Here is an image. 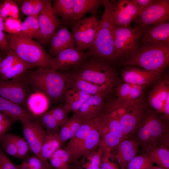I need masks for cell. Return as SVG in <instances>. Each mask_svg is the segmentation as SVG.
<instances>
[{
  "label": "cell",
  "instance_id": "1",
  "mask_svg": "<svg viewBox=\"0 0 169 169\" xmlns=\"http://www.w3.org/2000/svg\"><path fill=\"white\" fill-rule=\"evenodd\" d=\"M30 85L33 93L44 94L49 101L57 102L64 99L69 88V73L39 68L27 70Z\"/></svg>",
  "mask_w": 169,
  "mask_h": 169
},
{
  "label": "cell",
  "instance_id": "2",
  "mask_svg": "<svg viewBox=\"0 0 169 169\" xmlns=\"http://www.w3.org/2000/svg\"><path fill=\"white\" fill-rule=\"evenodd\" d=\"M139 146H169L168 121L153 110L146 112L132 136Z\"/></svg>",
  "mask_w": 169,
  "mask_h": 169
},
{
  "label": "cell",
  "instance_id": "3",
  "mask_svg": "<svg viewBox=\"0 0 169 169\" xmlns=\"http://www.w3.org/2000/svg\"><path fill=\"white\" fill-rule=\"evenodd\" d=\"M121 64L137 66L161 74L169 65V44L154 42L141 44L133 56Z\"/></svg>",
  "mask_w": 169,
  "mask_h": 169
},
{
  "label": "cell",
  "instance_id": "4",
  "mask_svg": "<svg viewBox=\"0 0 169 169\" xmlns=\"http://www.w3.org/2000/svg\"><path fill=\"white\" fill-rule=\"evenodd\" d=\"M84 80L91 83L114 88L120 84L116 71L110 63L88 56L77 69L72 71Z\"/></svg>",
  "mask_w": 169,
  "mask_h": 169
},
{
  "label": "cell",
  "instance_id": "5",
  "mask_svg": "<svg viewBox=\"0 0 169 169\" xmlns=\"http://www.w3.org/2000/svg\"><path fill=\"white\" fill-rule=\"evenodd\" d=\"M10 48L23 61L35 66L51 69L53 58L38 42L33 39L18 35H6Z\"/></svg>",
  "mask_w": 169,
  "mask_h": 169
},
{
  "label": "cell",
  "instance_id": "6",
  "mask_svg": "<svg viewBox=\"0 0 169 169\" xmlns=\"http://www.w3.org/2000/svg\"><path fill=\"white\" fill-rule=\"evenodd\" d=\"M102 17L98 20L96 34L93 44L87 52L88 56L100 58L110 63L116 60L114 39L115 27L108 10L104 6Z\"/></svg>",
  "mask_w": 169,
  "mask_h": 169
},
{
  "label": "cell",
  "instance_id": "7",
  "mask_svg": "<svg viewBox=\"0 0 169 169\" xmlns=\"http://www.w3.org/2000/svg\"><path fill=\"white\" fill-rule=\"evenodd\" d=\"M143 28L115 27L114 39L116 60L121 58H125V60L133 56L140 46Z\"/></svg>",
  "mask_w": 169,
  "mask_h": 169
},
{
  "label": "cell",
  "instance_id": "8",
  "mask_svg": "<svg viewBox=\"0 0 169 169\" xmlns=\"http://www.w3.org/2000/svg\"><path fill=\"white\" fill-rule=\"evenodd\" d=\"M103 5L107 8L115 27L131 26L143 11L133 0H104Z\"/></svg>",
  "mask_w": 169,
  "mask_h": 169
},
{
  "label": "cell",
  "instance_id": "9",
  "mask_svg": "<svg viewBox=\"0 0 169 169\" xmlns=\"http://www.w3.org/2000/svg\"><path fill=\"white\" fill-rule=\"evenodd\" d=\"M33 93L27 71L16 78L0 80V96L19 105H26L29 96Z\"/></svg>",
  "mask_w": 169,
  "mask_h": 169
},
{
  "label": "cell",
  "instance_id": "10",
  "mask_svg": "<svg viewBox=\"0 0 169 169\" xmlns=\"http://www.w3.org/2000/svg\"><path fill=\"white\" fill-rule=\"evenodd\" d=\"M96 15L76 21L71 25L72 33L78 49H90L95 39L98 28Z\"/></svg>",
  "mask_w": 169,
  "mask_h": 169
},
{
  "label": "cell",
  "instance_id": "11",
  "mask_svg": "<svg viewBox=\"0 0 169 169\" xmlns=\"http://www.w3.org/2000/svg\"><path fill=\"white\" fill-rule=\"evenodd\" d=\"M169 21V0H156L135 19V27L143 28Z\"/></svg>",
  "mask_w": 169,
  "mask_h": 169
},
{
  "label": "cell",
  "instance_id": "12",
  "mask_svg": "<svg viewBox=\"0 0 169 169\" xmlns=\"http://www.w3.org/2000/svg\"><path fill=\"white\" fill-rule=\"evenodd\" d=\"M19 121L22 125L24 138L30 150L35 156L43 161L41 154V150L47 135L45 129L35 119L32 120L23 118Z\"/></svg>",
  "mask_w": 169,
  "mask_h": 169
},
{
  "label": "cell",
  "instance_id": "13",
  "mask_svg": "<svg viewBox=\"0 0 169 169\" xmlns=\"http://www.w3.org/2000/svg\"><path fill=\"white\" fill-rule=\"evenodd\" d=\"M88 56L87 52L80 50L76 47L67 48L60 52L56 57H53L51 69L60 71L70 70V72L76 70L81 65Z\"/></svg>",
  "mask_w": 169,
  "mask_h": 169
},
{
  "label": "cell",
  "instance_id": "14",
  "mask_svg": "<svg viewBox=\"0 0 169 169\" xmlns=\"http://www.w3.org/2000/svg\"><path fill=\"white\" fill-rule=\"evenodd\" d=\"M146 112L145 104L143 101L117 116L114 114L120 122L124 140L131 138Z\"/></svg>",
  "mask_w": 169,
  "mask_h": 169
},
{
  "label": "cell",
  "instance_id": "15",
  "mask_svg": "<svg viewBox=\"0 0 169 169\" xmlns=\"http://www.w3.org/2000/svg\"><path fill=\"white\" fill-rule=\"evenodd\" d=\"M40 38L39 42L43 44L48 42L56 30L64 25L53 12L49 0L46 6L38 16Z\"/></svg>",
  "mask_w": 169,
  "mask_h": 169
},
{
  "label": "cell",
  "instance_id": "16",
  "mask_svg": "<svg viewBox=\"0 0 169 169\" xmlns=\"http://www.w3.org/2000/svg\"><path fill=\"white\" fill-rule=\"evenodd\" d=\"M121 75L124 83L147 86L159 79L161 74L132 66L123 69Z\"/></svg>",
  "mask_w": 169,
  "mask_h": 169
},
{
  "label": "cell",
  "instance_id": "17",
  "mask_svg": "<svg viewBox=\"0 0 169 169\" xmlns=\"http://www.w3.org/2000/svg\"><path fill=\"white\" fill-rule=\"evenodd\" d=\"M69 73L68 80L69 88L80 90L91 95L104 98L113 93L114 88L105 85H100L86 81L75 74L72 71Z\"/></svg>",
  "mask_w": 169,
  "mask_h": 169
},
{
  "label": "cell",
  "instance_id": "18",
  "mask_svg": "<svg viewBox=\"0 0 169 169\" xmlns=\"http://www.w3.org/2000/svg\"><path fill=\"white\" fill-rule=\"evenodd\" d=\"M169 95L168 77L159 80L151 90L148 100L150 106L155 112L161 115L163 105Z\"/></svg>",
  "mask_w": 169,
  "mask_h": 169
},
{
  "label": "cell",
  "instance_id": "19",
  "mask_svg": "<svg viewBox=\"0 0 169 169\" xmlns=\"http://www.w3.org/2000/svg\"><path fill=\"white\" fill-rule=\"evenodd\" d=\"M49 41L50 47L49 54L56 56L67 48L76 47L73 35L67 27H61L58 29L51 38Z\"/></svg>",
  "mask_w": 169,
  "mask_h": 169
},
{
  "label": "cell",
  "instance_id": "20",
  "mask_svg": "<svg viewBox=\"0 0 169 169\" xmlns=\"http://www.w3.org/2000/svg\"><path fill=\"white\" fill-rule=\"evenodd\" d=\"M98 124L90 131L81 143L71 154V164L77 162L85 155L95 150L99 147L101 144V138L98 129Z\"/></svg>",
  "mask_w": 169,
  "mask_h": 169
},
{
  "label": "cell",
  "instance_id": "21",
  "mask_svg": "<svg viewBox=\"0 0 169 169\" xmlns=\"http://www.w3.org/2000/svg\"><path fill=\"white\" fill-rule=\"evenodd\" d=\"M146 87L124 83L116 88L117 97L115 100L117 102L126 103L139 101L144 99Z\"/></svg>",
  "mask_w": 169,
  "mask_h": 169
},
{
  "label": "cell",
  "instance_id": "22",
  "mask_svg": "<svg viewBox=\"0 0 169 169\" xmlns=\"http://www.w3.org/2000/svg\"><path fill=\"white\" fill-rule=\"evenodd\" d=\"M148 42L169 44V22L143 28L140 44Z\"/></svg>",
  "mask_w": 169,
  "mask_h": 169
},
{
  "label": "cell",
  "instance_id": "23",
  "mask_svg": "<svg viewBox=\"0 0 169 169\" xmlns=\"http://www.w3.org/2000/svg\"><path fill=\"white\" fill-rule=\"evenodd\" d=\"M105 105L104 97L91 95L76 114L85 120L94 119L99 117L103 113Z\"/></svg>",
  "mask_w": 169,
  "mask_h": 169
},
{
  "label": "cell",
  "instance_id": "24",
  "mask_svg": "<svg viewBox=\"0 0 169 169\" xmlns=\"http://www.w3.org/2000/svg\"><path fill=\"white\" fill-rule=\"evenodd\" d=\"M138 145L132 138L122 140L118 145L117 154L114 158L117 161L121 169H125L128 163L137 155Z\"/></svg>",
  "mask_w": 169,
  "mask_h": 169
},
{
  "label": "cell",
  "instance_id": "25",
  "mask_svg": "<svg viewBox=\"0 0 169 169\" xmlns=\"http://www.w3.org/2000/svg\"><path fill=\"white\" fill-rule=\"evenodd\" d=\"M0 112L13 121L26 118L34 120L32 114L23 106L19 105L0 96Z\"/></svg>",
  "mask_w": 169,
  "mask_h": 169
},
{
  "label": "cell",
  "instance_id": "26",
  "mask_svg": "<svg viewBox=\"0 0 169 169\" xmlns=\"http://www.w3.org/2000/svg\"><path fill=\"white\" fill-rule=\"evenodd\" d=\"M99 117L90 120H84L77 132L69 140L64 149L70 155L77 148L87 136L90 131L97 125Z\"/></svg>",
  "mask_w": 169,
  "mask_h": 169
},
{
  "label": "cell",
  "instance_id": "27",
  "mask_svg": "<svg viewBox=\"0 0 169 169\" xmlns=\"http://www.w3.org/2000/svg\"><path fill=\"white\" fill-rule=\"evenodd\" d=\"M103 4L104 0H74L73 23L80 20L88 13L96 15L98 9Z\"/></svg>",
  "mask_w": 169,
  "mask_h": 169
},
{
  "label": "cell",
  "instance_id": "28",
  "mask_svg": "<svg viewBox=\"0 0 169 169\" xmlns=\"http://www.w3.org/2000/svg\"><path fill=\"white\" fill-rule=\"evenodd\" d=\"M84 120L79 115L74 113L60 126L59 136L62 145L77 132Z\"/></svg>",
  "mask_w": 169,
  "mask_h": 169
},
{
  "label": "cell",
  "instance_id": "29",
  "mask_svg": "<svg viewBox=\"0 0 169 169\" xmlns=\"http://www.w3.org/2000/svg\"><path fill=\"white\" fill-rule=\"evenodd\" d=\"M74 0H56L52 6L54 13L62 18L64 26L71 25L74 22Z\"/></svg>",
  "mask_w": 169,
  "mask_h": 169
},
{
  "label": "cell",
  "instance_id": "30",
  "mask_svg": "<svg viewBox=\"0 0 169 169\" xmlns=\"http://www.w3.org/2000/svg\"><path fill=\"white\" fill-rule=\"evenodd\" d=\"M165 146H150L145 148L146 153L157 166L163 169H169V150Z\"/></svg>",
  "mask_w": 169,
  "mask_h": 169
},
{
  "label": "cell",
  "instance_id": "31",
  "mask_svg": "<svg viewBox=\"0 0 169 169\" xmlns=\"http://www.w3.org/2000/svg\"><path fill=\"white\" fill-rule=\"evenodd\" d=\"M91 95L80 90L70 89L66 92L64 99L70 111L76 114Z\"/></svg>",
  "mask_w": 169,
  "mask_h": 169
},
{
  "label": "cell",
  "instance_id": "32",
  "mask_svg": "<svg viewBox=\"0 0 169 169\" xmlns=\"http://www.w3.org/2000/svg\"><path fill=\"white\" fill-rule=\"evenodd\" d=\"M49 100L43 94L34 92L29 96L26 103L29 111L34 116L46 112Z\"/></svg>",
  "mask_w": 169,
  "mask_h": 169
},
{
  "label": "cell",
  "instance_id": "33",
  "mask_svg": "<svg viewBox=\"0 0 169 169\" xmlns=\"http://www.w3.org/2000/svg\"><path fill=\"white\" fill-rule=\"evenodd\" d=\"M18 5L23 13L28 16L38 17L46 6L48 0H13Z\"/></svg>",
  "mask_w": 169,
  "mask_h": 169
},
{
  "label": "cell",
  "instance_id": "34",
  "mask_svg": "<svg viewBox=\"0 0 169 169\" xmlns=\"http://www.w3.org/2000/svg\"><path fill=\"white\" fill-rule=\"evenodd\" d=\"M18 35L32 39L39 40L40 33L38 17L28 16L22 22V30Z\"/></svg>",
  "mask_w": 169,
  "mask_h": 169
},
{
  "label": "cell",
  "instance_id": "35",
  "mask_svg": "<svg viewBox=\"0 0 169 169\" xmlns=\"http://www.w3.org/2000/svg\"><path fill=\"white\" fill-rule=\"evenodd\" d=\"M62 145L59 133L47 134L42 145L41 154L43 161H47L54 153Z\"/></svg>",
  "mask_w": 169,
  "mask_h": 169
},
{
  "label": "cell",
  "instance_id": "36",
  "mask_svg": "<svg viewBox=\"0 0 169 169\" xmlns=\"http://www.w3.org/2000/svg\"><path fill=\"white\" fill-rule=\"evenodd\" d=\"M49 160L53 169H68L71 163L70 155L64 149L57 150Z\"/></svg>",
  "mask_w": 169,
  "mask_h": 169
},
{
  "label": "cell",
  "instance_id": "37",
  "mask_svg": "<svg viewBox=\"0 0 169 169\" xmlns=\"http://www.w3.org/2000/svg\"><path fill=\"white\" fill-rule=\"evenodd\" d=\"M102 151L98 148L87 153L79 161L82 169H97L100 167Z\"/></svg>",
  "mask_w": 169,
  "mask_h": 169
},
{
  "label": "cell",
  "instance_id": "38",
  "mask_svg": "<svg viewBox=\"0 0 169 169\" xmlns=\"http://www.w3.org/2000/svg\"><path fill=\"white\" fill-rule=\"evenodd\" d=\"M34 117L43 126L47 134L59 133L60 126L49 111Z\"/></svg>",
  "mask_w": 169,
  "mask_h": 169
},
{
  "label": "cell",
  "instance_id": "39",
  "mask_svg": "<svg viewBox=\"0 0 169 169\" xmlns=\"http://www.w3.org/2000/svg\"><path fill=\"white\" fill-rule=\"evenodd\" d=\"M35 67L20 59L12 67L0 80H6L16 78L27 70Z\"/></svg>",
  "mask_w": 169,
  "mask_h": 169
},
{
  "label": "cell",
  "instance_id": "40",
  "mask_svg": "<svg viewBox=\"0 0 169 169\" xmlns=\"http://www.w3.org/2000/svg\"><path fill=\"white\" fill-rule=\"evenodd\" d=\"M0 148L9 155L17 158V147L15 135L7 133L0 141Z\"/></svg>",
  "mask_w": 169,
  "mask_h": 169
},
{
  "label": "cell",
  "instance_id": "41",
  "mask_svg": "<svg viewBox=\"0 0 169 169\" xmlns=\"http://www.w3.org/2000/svg\"><path fill=\"white\" fill-rule=\"evenodd\" d=\"M154 163L145 153L136 155L127 164L126 169H151Z\"/></svg>",
  "mask_w": 169,
  "mask_h": 169
},
{
  "label": "cell",
  "instance_id": "42",
  "mask_svg": "<svg viewBox=\"0 0 169 169\" xmlns=\"http://www.w3.org/2000/svg\"><path fill=\"white\" fill-rule=\"evenodd\" d=\"M19 14L18 6L13 0H6L0 3V15L3 20L9 17L19 18Z\"/></svg>",
  "mask_w": 169,
  "mask_h": 169
},
{
  "label": "cell",
  "instance_id": "43",
  "mask_svg": "<svg viewBox=\"0 0 169 169\" xmlns=\"http://www.w3.org/2000/svg\"><path fill=\"white\" fill-rule=\"evenodd\" d=\"M21 59L12 49L10 48L1 64V74L0 79L17 62Z\"/></svg>",
  "mask_w": 169,
  "mask_h": 169
},
{
  "label": "cell",
  "instance_id": "44",
  "mask_svg": "<svg viewBox=\"0 0 169 169\" xmlns=\"http://www.w3.org/2000/svg\"><path fill=\"white\" fill-rule=\"evenodd\" d=\"M49 111L58 122L60 127L67 120L68 114L70 112L65 103L55 106Z\"/></svg>",
  "mask_w": 169,
  "mask_h": 169
},
{
  "label": "cell",
  "instance_id": "45",
  "mask_svg": "<svg viewBox=\"0 0 169 169\" xmlns=\"http://www.w3.org/2000/svg\"><path fill=\"white\" fill-rule=\"evenodd\" d=\"M22 23L19 18L9 17L4 20V31L9 34L16 35L22 30Z\"/></svg>",
  "mask_w": 169,
  "mask_h": 169
},
{
  "label": "cell",
  "instance_id": "46",
  "mask_svg": "<svg viewBox=\"0 0 169 169\" xmlns=\"http://www.w3.org/2000/svg\"><path fill=\"white\" fill-rule=\"evenodd\" d=\"M21 165L38 169H53L47 161H43L35 155L27 159Z\"/></svg>",
  "mask_w": 169,
  "mask_h": 169
},
{
  "label": "cell",
  "instance_id": "47",
  "mask_svg": "<svg viewBox=\"0 0 169 169\" xmlns=\"http://www.w3.org/2000/svg\"><path fill=\"white\" fill-rule=\"evenodd\" d=\"M17 147V158L23 159L27 155L30 150L29 146L25 138L15 135Z\"/></svg>",
  "mask_w": 169,
  "mask_h": 169
},
{
  "label": "cell",
  "instance_id": "48",
  "mask_svg": "<svg viewBox=\"0 0 169 169\" xmlns=\"http://www.w3.org/2000/svg\"><path fill=\"white\" fill-rule=\"evenodd\" d=\"M0 169H21L20 165L14 164L0 148Z\"/></svg>",
  "mask_w": 169,
  "mask_h": 169
},
{
  "label": "cell",
  "instance_id": "49",
  "mask_svg": "<svg viewBox=\"0 0 169 169\" xmlns=\"http://www.w3.org/2000/svg\"><path fill=\"white\" fill-rule=\"evenodd\" d=\"M12 120L0 112V141L11 127Z\"/></svg>",
  "mask_w": 169,
  "mask_h": 169
},
{
  "label": "cell",
  "instance_id": "50",
  "mask_svg": "<svg viewBox=\"0 0 169 169\" xmlns=\"http://www.w3.org/2000/svg\"><path fill=\"white\" fill-rule=\"evenodd\" d=\"M112 156L110 152H105L102 154L100 166L101 169H120L114 163L110 160Z\"/></svg>",
  "mask_w": 169,
  "mask_h": 169
},
{
  "label": "cell",
  "instance_id": "51",
  "mask_svg": "<svg viewBox=\"0 0 169 169\" xmlns=\"http://www.w3.org/2000/svg\"><path fill=\"white\" fill-rule=\"evenodd\" d=\"M10 49L4 33V20L0 15V49L7 53Z\"/></svg>",
  "mask_w": 169,
  "mask_h": 169
},
{
  "label": "cell",
  "instance_id": "52",
  "mask_svg": "<svg viewBox=\"0 0 169 169\" xmlns=\"http://www.w3.org/2000/svg\"><path fill=\"white\" fill-rule=\"evenodd\" d=\"M133 0L143 11L153 4L156 1V0Z\"/></svg>",
  "mask_w": 169,
  "mask_h": 169
},
{
  "label": "cell",
  "instance_id": "53",
  "mask_svg": "<svg viewBox=\"0 0 169 169\" xmlns=\"http://www.w3.org/2000/svg\"><path fill=\"white\" fill-rule=\"evenodd\" d=\"M68 169H82L79 164V161L77 162L70 164Z\"/></svg>",
  "mask_w": 169,
  "mask_h": 169
},
{
  "label": "cell",
  "instance_id": "54",
  "mask_svg": "<svg viewBox=\"0 0 169 169\" xmlns=\"http://www.w3.org/2000/svg\"><path fill=\"white\" fill-rule=\"evenodd\" d=\"M21 169H38L29 167L24 166L20 165Z\"/></svg>",
  "mask_w": 169,
  "mask_h": 169
},
{
  "label": "cell",
  "instance_id": "55",
  "mask_svg": "<svg viewBox=\"0 0 169 169\" xmlns=\"http://www.w3.org/2000/svg\"><path fill=\"white\" fill-rule=\"evenodd\" d=\"M151 169H163L157 166H153L151 168Z\"/></svg>",
  "mask_w": 169,
  "mask_h": 169
},
{
  "label": "cell",
  "instance_id": "56",
  "mask_svg": "<svg viewBox=\"0 0 169 169\" xmlns=\"http://www.w3.org/2000/svg\"><path fill=\"white\" fill-rule=\"evenodd\" d=\"M2 59L0 57V77L1 76V62L2 60Z\"/></svg>",
  "mask_w": 169,
  "mask_h": 169
},
{
  "label": "cell",
  "instance_id": "57",
  "mask_svg": "<svg viewBox=\"0 0 169 169\" xmlns=\"http://www.w3.org/2000/svg\"><path fill=\"white\" fill-rule=\"evenodd\" d=\"M97 169H101V168L100 167L99 168H98Z\"/></svg>",
  "mask_w": 169,
  "mask_h": 169
}]
</instances>
